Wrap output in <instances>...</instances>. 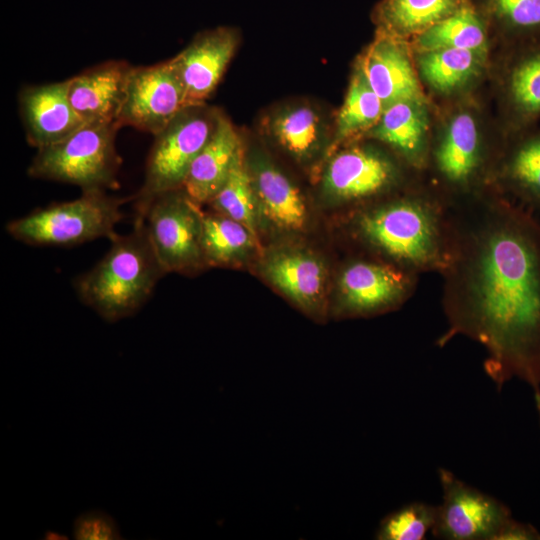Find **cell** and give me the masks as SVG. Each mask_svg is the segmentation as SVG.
I'll return each mask as SVG.
<instances>
[{
    "instance_id": "1",
    "label": "cell",
    "mask_w": 540,
    "mask_h": 540,
    "mask_svg": "<svg viewBox=\"0 0 540 540\" xmlns=\"http://www.w3.org/2000/svg\"><path fill=\"white\" fill-rule=\"evenodd\" d=\"M455 240L443 277L448 329L487 351L484 370L498 390L530 385L540 418V222L495 191L452 207Z\"/></svg>"
},
{
    "instance_id": "2",
    "label": "cell",
    "mask_w": 540,
    "mask_h": 540,
    "mask_svg": "<svg viewBox=\"0 0 540 540\" xmlns=\"http://www.w3.org/2000/svg\"><path fill=\"white\" fill-rule=\"evenodd\" d=\"M355 235L380 259L421 274H441L455 240L452 207L421 182L360 210Z\"/></svg>"
},
{
    "instance_id": "3",
    "label": "cell",
    "mask_w": 540,
    "mask_h": 540,
    "mask_svg": "<svg viewBox=\"0 0 540 540\" xmlns=\"http://www.w3.org/2000/svg\"><path fill=\"white\" fill-rule=\"evenodd\" d=\"M165 273L144 219H135L133 230L111 240L108 252L77 278L75 288L85 305L116 322L138 312Z\"/></svg>"
},
{
    "instance_id": "4",
    "label": "cell",
    "mask_w": 540,
    "mask_h": 540,
    "mask_svg": "<svg viewBox=\"0 0 540 540\" xmlns=\"http://www.w3.org/2000/svg\"><path fill=\"white\" fill-rule=\"evenodd\" d=\"M504 146L487 139L479 114L471 107L453 111L431 141L429 186L451 207L491 191L490 182Z\"/></svg>"
},
{
    "instance_id": "5",
    "label": "cell",
    "mask_w": 540,
    "mask_h": 540,
    "mask_svg": "<svg viewBox=\"0 0 540 540\" xmlns=\"http://www.w3.org/2000/svg\"><path fill=\"white\" fill-rule=\"evenodd\" d=\"M118 122L85 123L54 144L37 149L31 177L79 186L82 191L118 188L121 159L115 146Z\"/></svg>"
},
{
    "instance_id": "6",
    "label": "cell",
    "mask_w": 540,
    "mask_h": 540,
    "mask_svg": "<svg viewBox=\"0 0 540 540\" xmlns=\"http://www.w3.org/2000/svg\"><path fill=\"white\" fill-rule=\"evenodd\" d=\"M123 199L105 191H82L71 201L52 204L10 221L7 232L16 240L37 246L70 247L98 238L113 240L123 218Z\"/></svg>"
},
{
    "instance_id": "7",
    "label": "cell",
    "mask_w": 540,
    "mask_h": 540,
    "mask_svg": "<svg viewBox=\"0 0 540 540\" xmlns=\"http://www.w3.org/2000/svg\"><path fill=\"white\" fill-rule=\"evenodd\" d=\"M219 115L204 103L190 105L154 135L144 182L135 196V219H143L155 197L182 188L192 162L213 135Z\"/></svg>"
},
{
    "instance_id": "8",
    "label": "cell",
    "mask_w": 540,
    "mask_h": 540,
    "mask_svg": "<svg viewBox=\"0 0 540 540\" xmlns=\"http://www.w3.org/2000/svg\"><path fill=\"white\" fill-rule=\"evenodd\" d=\"M419 175L397 156L370 145H356L333 156L324 186L339 202L360 203L410 188L420 182Z\"/></svg>"
},
{
    "instance_id": "9",
    "label": "cell",
    "mask_w": 540,
    "mask_h": 540,
    "mask_svg": "<svg viewBox=\"0 0 540 540\" xmlns=\"http://www.w3.org/2000/svg\"><path fill=\"white\" fill-rule=\"evenodd\" d=\"M183 188L155 197L144 221L153 249L165 272H187L205 261L202 249L203 215Z\"/></svg>"
},
{
    "instance_id": "10",
    "label": "cell",
    "mask_w": 540,
    "mask_h": 540,
    "mask_svg": "<svg viewBox=\"0 0 540 540\" xmlns=\"http://www.w3.org/2000/svg\"><path fill=\"white\" fill-rule=\"evenodd\" d=\"M438 475L443 499L438 506L433 536L445 540H496L502 526L511 518L509 508L447 469L439 468Z\"/></svg>"
},
{
    "instance_id": "11",
    "label": "cell",
    "mask_w": 540,
    "mask_h": 540,
    "mask_svg": "<svg viewBox=\"0 0 540 540\" xmlns=\"http://www.w3.org/2000/svg\"><path fill=\"white\" fill-rule=\"evenodd\" d=\"M190 105L171 60L132 67L118 123L156 135Z\"/></svg>"
},
{
    "instance_id": "12",
    "label": "cell",
    "mask_w": 540,
    "mask_h": 540,
    "mask_svg": "<svg viewBox=\"0 0 540 540\" xmlns=\"http://www.w3.org/2000/svg\"><path fill=\"white\" fill-rule=\"evenodd\" d=\"M418 274L383 259H357L339 276L340 309L366 316L400 307L415 292Z\"/></svg>"
},
{
    "instance_id": "13",
    "label": "cell",
    "mask_w": 540,
    "mask_h": 540,
    "mask_svg": "<svg viewBox=\"0 0 540 540\" xmlns=\"http://www.w3.org/2000/svg\"><path fill=\"white\" fill-rule=\"evenodd\" d=\"M499 101L505 143L533 129L540 119V39L508 45Z\"/></svg>"
},
{
    "instance_id": "14",
    "label": "cell",
    "mask_w": 540,
    "mask_h": 540,
    "mask_svg": "<svg viewBox=\"0 0 540 540\" xmlns=\"http://www.w3.org/2000/svg\"><path fill=\"white\" fill-rule=\"evenodd\" d=\"M357 66L385 108L400 101H427L407 40L378 29Z\"/></svg>"
},
{
    "instance_id": "15",
    "label": "cell",
    "mask_w": 540,
    "mask_h": 540,
    "mask_svg": "<svg viewBox=\"0 0 540 540\" xmlns=\"http://www.w3.org/2000/svg\"><path fill=\"white\" fill-rule=\"evenodd\" d=\"M68 84L67 79L26 86L19 93L26 139L36 149L63 140L85 124L70 102Z\"/></svg>"
},
{
    "instance_id": "16",
    "label": "cell",
    "mask_w": 540,
    "mask_h": 540,
    "mask_svg": "<svg viewBox=\"0 0 540 540\" xmlns=\"http://www.w3.org/2000/svg\"><path fill=\"white\" fill-rule=\"evenodd\" d=\"M238 43L235 30L219 27L198 35L171 60L191 105L202 104L212 93Z\"/></svg>"
},
{
    "instance_id": "17",
    "label": "cell",
    "mask_w": 540,
    "mask_h": 540,
    "mask_svg": "<svg viewBox=\"0 0 540 540\" xmlns=\"http://www.w3.org/2000/svg\"><path fill=\"white\" fill-rule=\"evenodd\" d=\"M427 101L396 102L365 135L388 146L409 168L422 174L428 164L431 127Z\"/></svg>"
},
{
    "instance_id": "18",
    "label": "cell",
    "mask_w": 540,
    "mask_h": 540,
    "mask_svg": "<svg viewBox=\"0 0 540 540\" xmlns=\"http://www.w3.org/2000/svg\"><path fill=\"white\" fill-rule=\"evenodd\" d=\"M132 67L107 61L68 79L70 102L85 123L118 122Z\"/></svg>"
},
{
    "instance_id": "19",
    "label": "cell",
    "mask_w": 540,
    "mask_h": 540,
    "mask_svg": "<svg viewBox=\"0 0 540 540\" xmlns=\"http://www.w3.org/2000/svg\"><path fill=\"white\" fill-rule=\"evenodd\" d=\"M490 188L531 211L540 210V129L505 143Z\"/></svg>"
},
{
    "instance_id": "20",
    "label": "cell",
    "mask_w": 540,
    "mask_h": 540,
    "mask_svg": "<svg viewBox=\"0 0 540 540\" xmlns=\"http://www.w3.org/2000/svg\"><path fill=\"white\" fill-rule=\"evenodd\" d=\"M242 149L236 129L220 114L213 135L192 162L182 188L197 203L210 202Z\"/></svg>"
},
{
    "instance_id": "21",
    "label": "cell",
    "mask_w": 540,
    "mask_h": 540,
    "mask_svg": "<svg viewBox=\"0 0 540 540\" xmlns=\"http://www.w3.org/2000/svg\"><path fill=\"white\" fill-rule=\"evenodd\" d=\"M421 82L438 95H455L475 83L484 73L487 56L470 50L443 48L416 52Z\"/></svg>"
},
{
    "instance_id": "22",
    "label": "cell",
    "mask_w": 540,
    "mask_h": 540,
    "mask_svg": "<svg viewBox=\"0 0 540 540\" xmlns=\"http://www.w3.org/2000/svg\"><path fill=\"white\" fill-rule=\"evenodd\" d=\"M489 21L470 0L413 38L415 52L455 48L488 55Z\"/></svg>"
},
{
    "instance_id": "23",
    "label": "cell",
    "mask_w": 540,
    "mask_h": 540,
    "mask_svg": "<svg viewBox=\"0 0 540 540\" xmlns=\"http://www.w3.org/2000/svg\"><path fill=\"white\" fill-rule=\"evenodd\" d=\"M469 0H382L375 9L379 29L407 40L445 19Z\"/></svg>"
},
{
    "instance_id": "24",
    "label": "cell",
    "mask_w": 540,
    "mask_h": 540,
    "mask_svg": "<svg viewBox=\"0 0 540 540\" xmlns=\"http://www.w3.org/2000/svg\"><path fill=\"white\" fill-rule=\"evenodd\" d=\"M251 176L267 216L280 227L301 229L306 222V206L291 181L274 165L261 160L256 162Z\"/></svg>"
},
{
    "instance_id": "25",
    "label": "cell",
    "mask_w": 540,
    "mask_h": 540,
    "mask_svg": "<svg viewBox=\"0 0 540 540\" xmlns=\"http://www.w3.org/2000/svg\"><path fill=\"white\" fill-rule=\"evenodd\" d=\"M266 273L293 301L315 308L324 287V269L317 258L302 252L280 253L268 261Z\"/></svg>"
},
{
    "instance_id": "26",
    "label": "cell",
    "mask_w": 540,
    "mask_h": 540,
    "mask_svg": "<svg viewBox=\"0 0 540 540\" xmlns=\"http://www.w3.org/2000/svg\"><path fill=\"white\" fill-rule=\"evenodd\" d=\"M385 106L356 66L344 103L337 115L336 141L366 134L381 118Z\"/></svg>"
},
{
    "instance_id": "27",
    "label": "cell",
    "mask_w": 540,
    "mask_h": 540,
    "mask_svg": "<svg viewBox=\"0 0 540 540\" xmlns=\"http://www.w3.org/2000/svg\"><path fill=\"white\" fill-rule=\"evenodd\" d=\"M270 126L277 141L299 158L309 157L318 149L324 131L320 116L307 105L279 111Z\"/></svg>"
},
{
    "instance_id": "28",
    "label": "cell",
    "mask_w": 540,
    "mask_h": 540,
    "mask_svg": "<svg viewBox=\"0 0 540 540\" xmlns=\"http://www.w3.org/2000/svg\"><path fill=\"white\" fill-rule=\"evenodd\" d=\"M256 198L242 149L224 184L210 202L220 214L244 225L256 239Z\"/></svg>"
},
{
    "instance_id": "29",
    "label": "cell",
    "mask_w": 540,
    "mask_h": 540,
    "mask_svg": "<svg viewBox=\"0 0 540 540\" xmlns=\"http://www.w3.org/2000/svg\"><path fill=\"white\" fill-rule=\"evenodd\" d=\"M482 13L508 45L540 39V0H481Z\"/></svg>"
},
{
    "instance_id": "30",
    "label": "cell",
    "mask_w": 540,
    "mask_h": 540,
    "mask_svg": "<svg viewBox=\"0 0 540 540\" xmlns=\"http://www.w3.org/2000/svg\"><path fill=\"white\" fill-rule=\"evenodd\" d=\"M256 240L241 223L222 214H204L202 249L205 261L230 264L240 259Z\"/></svg>"
},
{
    "instance_id": "31",
    "label": "cell",
    "mask_w": 540,
    "mask_h": 540,
    "mask_svg": "<svg viewBox=\"0 0 540 540\" xmlns=\"http://www.w3.org/2000/svg\"><path fill=\"white\" fill-rule=\"evenodd\" d=\"M438 506L424 502L408 503L387 514L378 526L379 540H422L432 531L437 520Z\"/></svg>"
},
{
    "instance_id": "32",
    "label": "cell",
    "mask_w": 540,
    "mask_h": 540,
    "mask_svg": "<svg viewBox=\"0 0 540 540\" xmlns=\"http://www.w3.org/2000/svg\"><path fill=\"white\" fill-rule=\"evenodd\" d=\"M73 536L78 540H115L123 538L115 519L100 510H92L79 515L73 524Z\"/></svg>"
},
{
    "instance_id": "33",
    "label": "cell",
    "mask_w": 540,
    "mask_h": 540,
    "mask_svg": "<svg viewBox=\"0 0 540 540\" xmlns=\"http://www.w3.org/2000/svg\"><path fill=\"white\" fill-rule=\"evenodd\" d=\"M540 533L538 530L528 524L516 521L512 518L500 529L496 540H539Z\"/></svg>"
}]
</instances>
